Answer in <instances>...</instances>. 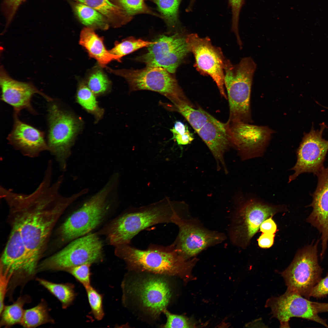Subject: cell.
Returning a JSON list of instances; mask_svg holds the SVG:
<instances>
[{"label":"cell","instance_id":"cell-1","mask_svg":"<svg viewBox=\"0 0 328 328\" xmlns=\"http://www.w3.org/2000/svg\"><path fill=\"white\" fill-rule=\"evenodd\" d=\"M53 165H47L36 188L26 194L0 186V195L9 209L8 221L16 227L33 261L38 264L52 231L70 204L85 194L84 190L69 196L61 194L63 175L53 182Z\"/></svg>","mask_w":328,"mask_h":328},{"label":"cell","instance_id":"cell-2","mask_svg":"<svg viewBox=\"0 0 328 328\" xmlns=\"http://www.w3.org/2000/svg\"><path fill=\"white\" fill-rule=\"evenodd\" d=\"M184 202L168 198L139 207H133L123 213L101 231L109 244L115 247L130 244L140 231L153 225L172 223L175 215L184 208Z\"/></svg>","mask_w":328,"mask_h":328},{"label":"cell","instance_id":"cell-3","mask_svg":"<svg viewBox=\"0 0 328 328\" xmlns=\"http://www.w3.org/2000/svg\"><path fill=\"white\" fill-rule=\"evenodd\" d=\"M114 254L124 261L129 270L166 276H183L196 260L183 258L172 244L167 246L151 244L145 249L130 244H122L115 247Z\"/></svg>","mask_w":328,"mask_h":328},{"label":"cell","instance_id":"cell-4","mask_svg":"<svg viewBox=\"0 0 328 328\" xmlns=\"http://www.w3.org/2000/svg\"><path fill=\"white\" fill-rule=\"evenodd\" d=\"M118 178L112 175L104 186L85 201L60 225L58 236L63 243L89 234L103 221L114 200Z\"/></svg>","mask_w":328,"mask_h":328},{"label":"cell","instance_id":"cell-5","mask_svg":"<svg viewBox=\"0 0 328 328\" xmlns=\"http://www.w3.org/2000/svg\"><path fill=\"white\" fill-rule=\"evenodd\" d=\"M256 67V63L250 57L242 58L235 65L226 60L224 84L230 110L227 122H251L250 95Z\"/></svg>","mask_w":328,"mask_h":328},{"label":"cell","instance_id":"cell-6","mask_svg":"<svg viewBox=\"0 0 328 328\" xmlns=\"http://www.w3.org/2000/svg\"><path fill=\"white\" fill-rule=\"evenodd\" d=\"M164 276L152 274L124 282V298L129 296L144 312L158 316L166 309L173 294L170 284Z\"/></svg>","mask_w":328,"mask_h":328},{"label":"cell","instance_id":"cell-7","mask_svg":"<svg viewBox=\"0 0 328 328\" xmlns=\"http://www.w3.org/2000/svg\"><path fill=\"white\" fill-rule=\"evenodd\" d=\"M109 72L124 78L131 91L147 90L164 96L175 104L181 103L192 104L176 78L165 69L148 67L140 70H114L107 67Z\"/></svg>","mask_w":328,"mask_h":328},{"label":"cell","instance_id":"cell-8","mask_svg":"<svg viewBox=\"0 0 328 328\" xmlns=\"http://www.w3.org/2000/svg\"><path fill=\"white\" fill-rule=\"evenodd\" d=\"M172 223L178 227L179 232L172 244L178 254L186 259L221 243L226 238L223 233L205 228L198 219L191 217L189 208L176 214Z\"/></svg>","mask_w":328,"mask_h":328},{"label":"cell","instance_id":"cell-9","mask_svg":"<svg viewBox=\"0 0 328 328\" xmlns=\"http://www.w3.org/2000/svg\"><path fill=\"white\" fill-rule=\"evenodd\" d=\"M98 234L89 233L71 241L61 250L44 260L38 268L67 271L77 266L102 261L103 245Z\"/></svg>","mask_w":328,"mask_h":328},{"label":"cell","instance_id":"cell-10","mask_svg":"<svg viewBox=\"0 0 328 328\" xmlns=\"http://www.w3.org/2000/svg\"><path fill=\"white\" fill-rule=\"evenodd\" d=\"M49 151L57 161L61 170H66L67 160L79 125L70 114L61 109L53 99L48 102Z\"/></svg>","mask_w":328,"mask_h":328},{"label":"cell","instance_id":"cell-11","mask_svg":"<svg viewBox=\"0 0 328 328\" xmlns=\"http://www.w3.org/2000/svg\"><path fill=\"white\" fill-rule=\"evenodd\" d=\"M283 207L253 199L243 202L233 215L229 233L231 242L236 246L245 248L262 222Z\"/></svg>","mask_w":328,"mask_h":328},{"label":"cell","instance_id":"cell-12","mask_svg":"<svg viewBox=\"0 0 328 328\" xmlns=\"http://www.w3.org/2000/svg\"><path fill=\"white\" fill-rule=\"evenodd\" d=\"M318 241L299 250L282 275L287 290L309 298L314 286L320 279L322 272L317 256Z\"/></svg>","mask_w":328,"mask_h":328},{"label":"cell","instance_id":"cell-13","mask_svg":"<svg viewBox=\"0 0 328 328\" xmlns=\"http://www.w3.org/2000/svg\"><path fill=\"white\" fill-rule=\"evenodd\" d=\"M186 41L189 52L194 55L197 69L212 78L221 95L227 99L224 87L226 60L220 49L214 46L208 37L201 38L196 34L187 35Z\"/></svg>","mask_w":328,"mask_h":328},{"label":"cell","instance_id":"cell-14","mask_svg":"<svg viewBox=\"0 0 328 328\" xmlns=\"http://www.w3.org/2000/svg\"><path fill=\"white\" fill-rule=\"evenodd\" d=\"M189 52L186 37L177 33L171 36L162 35L148 46L145 53L136 60L148 67H161L173 73Z\"/></svg>","mask_w":328,"mask_h":328},{"label":"cell","instance_id":"cell-15","mask_svg":"<svg viewBox=\"0 0 328 328\" xmlns=\"http://www.w3.org/2000/svg\"><path fill=\"white\" fill-rule=\"evenodd\" d=\"M319 129L315 130L313 124L310 131L305 133L298 149L297 161L291 169L294 173L289 177V182L295 179L300 174L311 173L316 174L323 166L328 151V140L322 137L327 126L324 122L320 124Z\"/></svg>","mask_w":328,"mask_h":328},{"label":"cell","instance_id":"cell-16","mask_svg":"<svg viewBox=\"0 0 328 328\" xmlns=\"http://www.w3.org/2000/svg\"><path fill=\"white\" fill-rule=\"evenodd\" d=\"M245 122H227L231 146L243 160L263 155L273 132L268 127Z\"/></svg>","mask_w":328,"mask_h":328},{"label":"cell","instance_id":"cell-17","mask_svg":"<svg viewBox=\"0 0 328 328\" xmlns=\"http://www.w3.org/2000/svg\"><path fill=\"white\" fill-rule=\"evenodd\" d=\"M10 226L11 231L0 258V269L12 277H31L38 265L31 258L18 228Z\"/></svg>","mask_w":328,"mask_h":328},{"label":"cell","instance_id":"cell-18","mask_svg":"<svg viewBox=\"0 0 328 328\" xmlns=\"http://www.w3.org/2000/svg\"><path fill=\"white\" fill-rule=\"evenodd\" d=\"M265 306L270 308L273 316L279 320L282 326H289L291 318L298 317L315 321L328 327L325 321L319 316L312 302L287 290L281 296L268 299Z\"/></svg>","mask_w":328,"mask_h":328},{"label":"cell","instance_id":"cell-19","mask_svg":"<svg viewBox=\"0 0 328 328\" xmlns=\"http://www.w3.org/2000/svg\"><path fill=\"white\" fill-rule=\"evenodd\" d=\"M0 85L1 99L13 108L14 113L19 114L23 109H26L32 114H36L31 104L32 98L36 94L42 95L48 102L53 100L31 83L12 78L3 67L0 68Z\"/></svg>","mask_w":328,"mask_h":328},{"label":"cell","instance_id":"cell-20","mask_svg":"<svg viewBox=\"0 0 328 328\" xmlns=\"http://www.w3.org/2000/svg\"><path fill=\"white\" fill-rule=\"evenodd\" d=\"M18 114H14L13 127L7 138L9 143L23 155L31 158L49 151L44 132L21 121Z\"/></svg>","mask_w":328,"mask_h":328},{"label":"cell","instance_id":"cell-21","mask_svg":"<svg viewBox=\"0 0 328 328\" xmlns=\"http://www.w3.org/2000/svg\"><path fill=\"white\" fill-rule=\"evenodd\" d=\"M316 175L318 184L310 205L313 210L307 221L321 234V251L325 252L328 241V166H323Z\"/></svg>","mask_w":328,"mask_h":328},{"label":"cell","instance_id":"cell-22","mask_svg":"<svg viewBox=\"0 0 328 328\" xmlns=\"http://www.w3.org/2000/svg\"><path fill=\"white\" fill-rule=\"evenodd\" d=\"M196 132L213 155L217 169L228 173L224 155L231 143L227 123L221 122L212 115Z\"/></svg>","mask_w":328,"mask_h":328},{"label":"cell","instance_id":"cell-23","mask_svg":"<svg viewBox=\"0 0 328 328\" xmlns=\"http://www.w3.org/2000/svg\"><path fill=\"white\" fill-rule=\"evenodd\" d=\"M94 30L85 27L80 35L79 44L86 50L89 56L95 59L103 67L106 68L107 65L113 60L121 62L120 58L107 50L104 43V39L99 36Z\"/></svg>","mask_w":328,"mask_h":328},{"label":"cell","instance_id":"cell-24","mask_svg":"<svg viewBox=\"0 0 328 328\" xmlns=\"http://www.w3.org/2000/svg\"><path fill=\"white\" fill-rule=\"evenodd\" d=\"M97 11L107 19L110 26L118 28L126 24L133 17L129 15L116 0H73Z\"/></svg>","mask_w":328,"mask_h":328},{"label":"cell","instance_id":"cell-25","mask_svg":"<svg viewBox=\"0 0 328 328\" xmlns=\"http://www.w3.org/2000/svg\"><path fill=\"white\" fill-rule=\"evenodd\" d=\"M73 10L80 21L87 27L94 29L105 30L110 24L106 18L94 9L83 4L75 2L72 4Z\"/></svg>","mask_w":328,"mask_h":328},{"label":"cell","instance_id":"cell-26","mask_svg":"<svg viewBox=\"0 0 328 328\" xmlns=\"http://www.w3.org/2000/svg\"><path fill=\"white\" fill-rule=\"evenodd\" d=\"M168 109L179 112L184 117L196 132L208 121L211 116L208 113L199 108H194L193 105L186 103L168 105Z\"/></svg>","mask_w":328,"mask_h":328},{"label":"cell","instance_id":"cell-27","mask_svg":"<svg viewBox=\"0 0 328 328\" xmlns=\"http://www.w3.org/2000/svg\"><path fill=\"white\" fill-rule=\"evenodd\" d=\"M36 280L40 284L59 300L63 309L67 308L72 303L75 296L73 285L56 283L40 278Z\"/></svg>","mask_w":328,"mask_h":328},{"label":"cell","instance_id":"cell-28","mask_svg":"<svg viewBox=\"0 0 328 328\" xmlns=\"http://www.w3.org/2000/svg\"><path fill=\"white\" fill-rule=\"evenodd\" d=\"M53 322L46 302L42 301L36 306L25 310L20 324L24 327L32 328Z\"/></svg>","mask_w":328,"mask_h":328},{"label":"cell","instance_id":"cell-29","mask_svg":"<svg viewBox=\"0 0 328 328\" xmlns=\"http://www.w3.org/2000/svg\"><path fill=\"white\" fill-rule=\"evenodd\" d=\"M29 299L27 296H21L12 304L5 306L0 314V326L10 327L20 324L25 311L23 306Z\"/></svg>","mask_w":328,"mask_h":328},{"label":"cell","instance_id":"cell-30","mask_svg":"<svg viewBox=\"0 0 328 328\" xmlns=\"http://www.w3.org/2000/svg\"><path fill=\"white\" fill-rule=\"evenodd\" d=\"M157 5L161 17L170 28L178 24V9L182 0H152Z\"/></svg>","mask_w":328,"mask_h":328},{"label":"cell","instance_id":"cell-31","mask_svg":"<svg viewBox=\"0 0 328 328\" xmlns=\"http://www.w3.org/2000/svg\"><path fill=\"white\" fill-rule=\"evenodd\" d=\"M155 42L141 39H137L131 36L123 39L121 42H115L114 47L109 51L111 53L121 59L126 55L142 48L148 47Z\"/></svg>","mask_w":328,"mask_h":328},{"label":"cell","instance_id":"cell-32","mask_svg":"<svg viewBox=\"0 0 328 328\" xmlns=\"http://www.w3.org/2000/svg\"><path fill=\"white\" fill-rule=\"evenodd\" d=\"M110 82L102 70L95 67L87 76L86 84L95 94H100L106 92L109 89Z\"/></svg>","mask_w":328,"mask_h":328},{"label":"cell","instance_id":"cell-33","mask_svg":"<svg viewBox=\"0 0 328 328\" xmlns=\"http://www.w3.org/2000/svg\"><path fill=\"white\" fill-rule=\"evenodd\" d=\"M95 94L88 88L86 84L81 83L77 94L78 103L87 111L97 116L101 115V110L99 107Z\"/></svg>","mask_w":328,"mask_h":328},{"label":"cell","instance_id":"cell-34","mask_svg":"<svg viewBox=\"0 0 328 328\" xmlns=\"http://www.w3.org/2000/svg\"><path fill=\"white\" fill-rule=\"evenodd\" d=\"M125 12L133 17L139 14H147L158 16L160 15L153 11L145 3L144 0H116Z\"/></svg>","mask_w":328,"mask_h":328},{"label":"cell","instance_id":"cell-35","mask_svg":"<svg viewBox=\"0 0 328 328\" xmlns=\"http://www.w3.org/2000/svg\"><path fill=\"white\" fill-rule=\"evenodd\" d=\"M85 288L93 315L97 320H101L104 316L102 295L91 285Z\"/></svg>","mask_w":328,"mask_h":328},{"label":"cell","instance_id":"cell-36","mask_svg":"<svg viewBox=\"0 0 328 328\" xmlns=\"http://www.w3.org/2000/svg\"><path fill=\"white\" fill-rule=\"evenodd\" d=\"M170 130L173 135V139L180 145L190 144L194 139L193 135L187 127L180 121H176Z\"/></svg>","mask_w":328,"mask_h":328},{"label":"cell","instance_id":"cell-37","mask_svg":"<svg viewBox=\"0 0 328 328\" xmlns=\"http://www.w3.org/2000/svg\"><path fill=\"white\" fill-rule=\"evenodd\" d=\"M91 265L84 264L77 266L69 269L67 272L86 288L91 285Z\"/></svg>","mask_w":328,"mask_h":328},{"label":"cell","instance_id":"cell-38","mask_svg":"<svg viewBox=\"0 0 328 328\" xmlns=\"http://www.w3.org/2000/svg\"><path fill=\"white\" fill-rule=\"evenodd\" d=\"M166 317L165 328H189L191 327L189 321L184 316L173 314L166 309L163 312Z\"/></svg>","mask_w":328,"mask_h":328},{"label":"cell","instance_id":"cell-39","mask_svg":"<svg viewBox=\"0 0 328 328\" xmlns=\"http://www.w3.org/2000/svg\"><path fill=\"white\" fill-rule=\"evenodd\" d=\"M24 0H3L2 11L6 19L7 26L11 22L19 7Z\"/></svg>","mask_w":328,"mask_h":328},{"label":"cell","instance_id":"cell-40","mask_svg":"<svg viewBox=\"0 0 328 328\" xmlns=\"http://www.w3.org/2000/svg\"><path fill=\"white\" fill-rule=\"evenodd\" d=\"M11 275H8L6 272L0 270V314L2 312L4 307V300L6 295L8 285Z\"/></svg>","mask_w":328,"mask_h":328},{"label":"cell","instance_id":"cell-41","mask_svg":"<svg viewBox=\"0 0 328 328\" xmlns=\"http://www.w3.org/2000/svg\"><path fill=\"white\" fill-rule=\"evenodd\" d=\"M328 295V275L320 279L312 289L310 297L320 298Z\"/></svg>","mask_w":328,"mask_h":328},{"label":"cell","instance_id":"cell-42","mask_svg":"<svg viewBox=\"0 0 328 328\" xmlns=\"http://www.w3.org/2000/svg\"><path fill=\"white\" fill-rule=\"evenodd\" d=\"M272 217L265 219L261 224L260 228L262 233L273 234L277 231V225Z\"/></svg>","mask_w":328,"mask_h":328},{"label":"cell","instance_id":"cell-43","mask_svg":"<svg viewBox=\"0 0 328 328\" xmlns=\"http://www.w3.org/2000/svg\"><path fill=\"white\" fill-rule=\"evenodd\" d=\"M275 234L262 233L258 239L259 247L262 248H268L273 245Z\"/></svg>","mask_w":328,"mask_h":328},{"label":"cell","instance_id":"cell-44","mask_svg":"<svg viewBox=\"0 0 328 328\" xmlns=\"http://www.w3.org/2000/svg\"><path fill=\"white\" fill-rule=\"evenodd\" d=\"M312 303L316 310L318 313L328 312V303H320L312 302Z\"/></svg>","mask_w":328,"mask_h":328},{"label":"cell","instance_id":"cell-45","mask_svg":"<svg viewBox=\"0 0 328 328\" xmlns=\"http://www.w3.org/2000/svg\"><path fill=\"white\" fill-rule=\"evenodd\" d=\"M325 108H326L327 109H328V107H325Z\"/></svg>","mask_w":328,"mask_h":328}]
</instances>
